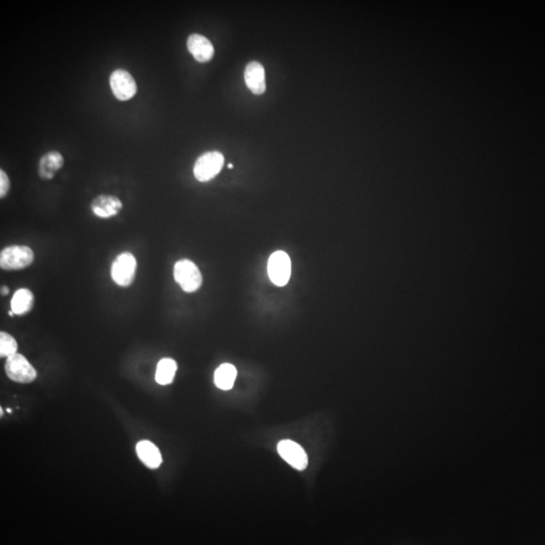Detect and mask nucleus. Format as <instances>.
<instances>
[{
	"mask_svg": "<svg viewBox=\"0 0 545 545\" xmlns=\"http://www.w3.org/2000/svg\"><path fill=\"white\" fill-rule=\"evenodd\" d=\"M35 254L26 245H11L0 253V268L4 271H19L30 267Z\"/></svg>",
	"mask_w": 545,
	"mask_h": 545,
	"instance_id": "nucleus-1",
	"label": "nucleus"
},
{
	"mask_svg": "<svg viewBox=\"0 0 545 545\" xmlns=\"http://www.w3.org/2000/svg\"><path fill=\"white\" fill-rule=\"evenodd\" d=\"M174 279L187 293L199 290L202 285V275L199 267L190 260H181L174 266Z\"/></svg>",
	"mask_w": 545,
	"mask_h": 545,
	"instance_id": "nucleus-2",
	"label": "nucleus"
},
{
	"mask_svg": "<svg viewBox=\"0 0 545 545\" xmlns=\"http://www.w3.org/2000/svg\"><path fill=\"white\" fill-rule=\"evenodd\" d=\"M224 157L219 152H207L195 162L193 173L199 182H208L216 178L223 167Z\"/></svg>",
	"mask_w": 545,
	"mask_h": 545,
	"instance_id": "nucleus-3",
	"label": "nucleus"
},
{
	"mask_svg": "<svg viewBox=\"0 0 545 545\" xmlns=\"http://www.w3.org/2000/svg\"><path fill=\"white\" fill-rule=\"evenodd\" d=\"M137 260L129 252L122 253L115 258L112 265V278L120 287L132 285L136 278Z\"/></svg>",
	"mask_w": 545,
	"mask_h": 545,
	"instance_id": "nucleus-4",
	"label": "nucleus"
},
{
	"mask_svg": "<svg viewBox=\"0 0 545 545\" xmlns=\"http://www.w3.org/2000/svg\"><path fill=\"white\" fill-rule=\"evenodd\" d=\"M6 373L11 381L21 384H28L37 379V370L23 354H16L7 358Z\"/></svg>",
	"mask_w": 545,
	"mask_h": 545,
	"instance_id": "nucleus-5",
	"label": "nucleus"
},
{
	"mask_svg": "<svg viewBox=\"0 0 545 545\" xmlns=\"http://www.w3.org/2000/svg\"><path fill=\"white\" fill-rule=\"evenodd\" d=\"M268 272L275 285H287L291 276V260L289 255L282 250L275 252L268 263Z\"/></svg>",
	"mask_w": 545,
	"mask_h": 545,
	"instance_id": "nucleus-6",
	"label": "nucleus"
},
{
	"mask_svg": "<svg viewBox=\"0 0 545 545\" xmlns=\"http://www.w3.org/2000/svg\"><path fill=\"white\" fill-rule=\"evenodd\" d=\"M113 95L120 101L129 100L136 95L137 86L134 77L125 70L117 69L112 72L110 79Z\"/></svg>",
	"mask_w": 545,
	"mask_h": 545,
	"instance_id": "nucleus-7",
	"label": "nucleus"
},
{
	"mask_svg": "<svg viewBox=\"0 0 545 545\" xmlns=\"http://www.w3.org/2000/svg\"><path fill=\"white\" fill-rule=\"evenodd\" d=\"M278 453L282 459L288 462L294 469L304 471L308 465V457L302 446L295 441L281 440L278 443Z\"/></svg>",
	"mask_w": 545,
	"mask_h": 545,
	"instance_id": "nucleus-8",
	"label": "nucleus"
},
{
	"mask_svg": "<svg viewBox=\"0 0 545 545\" xmlns=\"http://www.w3.org/2000/svg\"><path fill=\"white\" fill-rule=\"evenodd\" d=\"M91 211L100 218H112L122 209V202L112 195H100L91 202Z\"/></svg>",
	"mask_w": 545,
	"mask_h": 545,
	"instance_id": "nucleus-9",
	"label": "nucleus"
},
{
	"mask_svg": "<svg viewBox=\"0 0 545 545\" xmlns=\"http://www.w3.org/2000/svg\"><path fill=\"white\" fill-rule=\"evenodd\" d=\"M187 48L194 59L199 63L211 61L214 55V47L211 41L199 33L189 36Z\"/></svg>",
	"mask_w": 545,
	"mask_h": 545,
	"instance_id": "nucleus-10",
	"label": "nucleus"
},
{
	"mask_svg": "<svg viewBox=\"0 0 545 545\" xmlns=\"http://www.w3.org/2000/svg\"><path fill=\"white\" fill-rule=\"evenodd\" d=\"M245 81L253 93L260 95L266 91V73L260 63H248L245 70Z\"/></svg>",
	"mask_w": 545,
	"mask_h": 545,
	"instance_id": "nucleus-11",
	"label": "nucleus"
},
{
	"mask_svg": "<svg viewBox=\"0 0 545 545\" xmlns=\"http://www.w3.org/2000/svg\"><path fill=\"white\" fill-rule=\"evenodd\" d=\"M64 165V158L61 153L51 151L45 154L38 162V173L43 180H51L55 177L58 171L61 170Z\"/></svg>",
	"mask_w": 545,
	"mask_h": 545,
	"instance_id": "nucleus-12",
	"label": "nucleus"
},
{
	"mask_svg": "<svg viewBox=\"0 0 545 545\" xmlns=\"http://www.w3.org/2000/svg\"><path fill=\"white\" fill-rule=\"evenodd\" d=\"M137 453L139 459L149 469H158L162 464L160 450L153 443L149 440L139 441L137 445Z\"/></svg>",
	"mask_w": 545,
	"mask_h": 545,
	"instance_id": "nucleus-13",
	"label": "nucleus"
},
{
	"mask_svg": "<svg viewBox=\"0 0 545 545\" xmlns=\"http://www.w3.org/2000/svg\"><path fill=\"white\" fill-rule=\"evenodd\" d=\"M35 304L33 292L26 288L18 289L11 299V311L16 315H26L31 312Z\"/></svg>",
	"mask_w": 545,
	"mask_h": 545,
	"instance_id": "nucleus-14",
	"label": "nucleus"
},
{
	"mask_svg": "<svg viewBox=\"0 0 545 545\" xmlns=\"http://www.w3.org/2000/svg\"><path fill=\"white\" fill-rule=\"evenodd\" d=\"M236 366L231 364H223L214 373V383L221 390H231L236 379Z\"/></svg>",
	"mask_w": 545,
	"mask_h": 545,
	"instance_id": "nucleus-15",
	"label": "nucleus"
},
{
	"mask_svg": "<svg viewBox=\"0 0 545 545\" xmlns=\"http://www.w3.org/2000/svg\"><path fill=\"white\" fill-rule=\"evenodd\" d=\"M177 372V363L173 359H162L157 366L156 382L162 386L171 384Z\"/></svg>",
	"mask_w": 545,
	"mask_h": 545,
	"instance_id": "nucleus-16",
	"label": "nucleus"
},
{
	"mask_svg": "<svg viewBox=\"0 0 545 545\" xmlns=\"http://www.w3.org/2000/svg\"><path fill=\"white\" fill-rule=\"evenodd\" d=\"M18 342L16 339L6 332H0V356L9 358L13 354H18Z\"/></svg>",
	"mask_w": 545,
	"mask_h": 545,
	"instance_id": "nucleus-17",
	"label": "nucleus"
},
{
	"mask_svg": "<svg viewBox=\"0 0 545 545\" xmlns=\"http://www.w3.org/2000/svg\"><path fill=\"white\" fill-rule=\"evenodd\" d=\"M11 189V181L4 170H0V199H4Z\"/></svg>",
	"mask_w": 545,
	"mask_h": 545,
	"instance_id": "nucleus-18",
	"label": "nucleus"
},
{
	"mask_svg": "<svg viewBox=\"0 0 545 545\" xmlns=\"http://www.w3.org/2000/svg\"><path fill=\"white\" fill-rule=\"evenodd\" d=\"M9 287L4 286L1 288V295L2 296H6L9 295Z\"/></svg>",
	"mask_w": 545,
	"mask_h": 545,
	"instance_id": "nucleus-19",
	"label": "nucleus"
},
{
	"mask_svg": "<svg viewBox=\"0 0 545 545\" xmlns=\"http://www.w3.org/2000/svg\"><path fill=\"white\" fill-rule=\"evenodd\" d=\"M9 315H11V316H14V313L13 312V311H9Z\"/></svg>",
	"mask_w": 545,
	"mask_h": 545,
	"instance_id": "nucleus-20",
	"label": "nucleus"
},
{
	"mask_svg": "<svg viewBox=\"0 0 545 545\" xmlns=\"http://www.w3.org/2000/svg\"><path fill=\"white\" fill-rule=\"evenodd\" d=\"M228 168H230V169H233V165H231V164H230V165H228Z\"/></svg>",
	"mask_w": 545,
	"mask_h": 545,
	"instance_id": "nucleus-21",
	"label": "nucleus"
}]
</instances>
